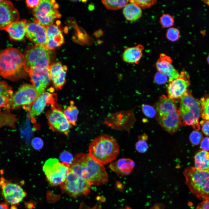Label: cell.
<instances>
[{
	"label": "cell",
	"mask_w": 209,
	"mask_h": 209,
	"mask_svg": "<svg viewBox=\"0 0 209 209\" xmlns=\"http://www.w3.org/2000/svg\"><path fill=\"white\" fill-rule=\"evenodd\" d=\"M70 168L71 171L91 185H100L108 181V175L104 166L95 161L89 154H77Z\"/></svg>",
	"instance_id": "obj_1"
},
{
	"label": "cell",
	"mask_w": 209,
	"mask_h": 209,
	"mask_svg": "<svg viewBox=\"0 0 209 209\" xmlns=\"http://www.w3.org/2000/svg\"><path fill=\"white\" fill-rule=\"evenodd\" d=\"M119 147L112 137L104 134L96 138L89 147V154L95 161L103 165L115 160L119 153Z\"/></svg>",
	"instance_id": "obj_2"
},
{
	"label": "cell",
	"mask_w": 209,
	"mask_h": 209,
	"mask_svg": "<svg viewBox=\"0 0 209 209\" xmlns=\"http://www.w3.org/2000/svg\"><path fill=\"white\" fill-rule=\"evenodd\" d=\"M24 57L18 49L9 47L0 52V75L11 80L16 79L24 69Z\"/></svg>",
	"instance_id": "obj_3"
},
{
	"label": "cell",
	"mask_w": 209,
	"mask_h": 209,
	"mask_svg": "<svg viewBox=\"0 0 209 209\" xmlns=\"http://www.w3.org/2000/svg\"><path fill=\"white\" fill-rule=\"evenodd\" d=\"M183 175L185 183L194 195L203 200H209V170L189 167L184 170Z\"/></svg>",
	"instance_id": "obj_4"
},
{
	"label": "cell",
	"mask_w": 209,
	"mask_h": 209,
	"mask_svg": "<svg viewBox=\"0 0 209 209\" xmlns=\"http://www.w3.org/2000/svg\"><path fill=\"white\" fill-rule=\"evenodd\" d=\"M179 115L181 126L191 125L196 131L200 126L199 119L201 116L200 102L188 91L180 99Z\"/></svg>",
	"instance_id": "obj_5"
},
{
	"label": "cell",
	"mask_w": 209,
	"mask_h": 209,
	"mask_svg": "<svg viewBox=\"0 0 209 209\" xmlns=\"http://www.w3.org/2000/svg\"><path fill=\"white\" fill-rule=\"evenodd\" d=\"M24 69L28 73L32 69L40 70L48 67L51 57L50 50L36 45L28 47L24 51Z\"/></svg>",
	"instance_id": "obj_6"
},
{
	"label": "cell",
	"mask_w": 209,
	"mask_h": 209,
	"mask_svg": "<svg viewBox=\"0 0 209 209\" xmlns=\"http://www.w3.org/2000/svg\"><path fill=\"white\" fill-rule=\"evenodd\" d=\"M58 4L55 0H40L33 11L35 21L47 27L53 24L55 20L61 17Z\"/></svg>",
	"instance_id": "obj_7"
},
{
	"label": "cell",
	"mask_w": 209,
	"mask_h": 209,
	"mask_svg": "<svg viewBox=\"0 0 209 209\" xmlns=\"http://www.w3.org/2000/svg\"><path fill=\"white\" fill-rule=\"evenodd\" d=\"M43 170L49 183L55 186L65 181L70 169L69 166L60 163L57 159L50 158L45 163Z\"/></svg>",
	"instance_id": "obj_8"
},
{
	"label": "cell",
	"mask_w": 209,
	"mask_h": 209,
	"mask_svg": "<svg viewBox=\"0 0 209 209\" xmlns=\"http://www.w3.org/2000/svg\"><path fill=\"white\" fill-rule=\"evenodd\" d=\"M39 96L33 85L23 84L10 98L9 102L10 109H14L22 106L24 109L29 111Z\"/></svg>",
	"instance_id": "obj_9"
},
{
	"label": "cell",
	"mask_w": 209,
	"mask_h": 209,
	"mask_svg": "<svg viewBox=\"0 0 209 209\" xmlns=\"http://www.w3.org/2000/svg\"><path fill=\"white\" fill-rule=\"evenodd\" d=\"M63 183L65 190L74 197L87 195L90 192L91 185L71 170Z\"/></svg>",
	"instance_id": "obj_10"
},
{
	"label": "cell",
	"mask_w": 209,
	"mask_h": 209,
	"mask_svg": "<svg viewBox=\"0 0 209 209\" xmlns=\"http://www.w3.org/2000/svg\"><path fill=\"white\" fill-rule=\"evenodd\" d=\"M51 109L46 113L48 123L53 131L67 135L72 125L60 109L52 105Z\"/></svg>",
	"instance_id": "obj_11"
},
{
	"label": "cell",
	"mask_w": 209,
	"mask_h": 209,
	"mask_svg": "<svg viewBox=\"0 0 209 209\" xmlns=\"http://www.w3.org/2000/svg\"><path fill=\"white\" fill-rule=\"evenodd\" d=\"M190 84L189 76L187 72L183 71L179 76L170 82L167 86L168 96L174 100L180 99L188 91Z\"/></svg>",
	"instance_id": "obj_12"
},
{
	"label": "cell",
	"mask_w": 209,
	"mask_h": 209,
	"mask_svg": "<svg viewBox=\"0 0 209 209\" xmlns=\"http://www.w3.org/2000/svg\"><path fill=\"white\" fill-rule=\"evenodd\" d=\"M26 35L35 45L46 48L47 27L35 21L27 23Z\"/></svg>",
	"instance_id": "obj_13"
},
{
	"label": "cell",
	"mask_w": 209,
	"mask_h": 209,
	"mask_svg": "<svg viewBox=\"0 0 209 209\" xmlns=\"http://www.w3.org/2000/svg\"><path fill=\"white\" fill-rule=\"evenodd\" d=\"M19 15L17 9L9 1L0 2V30H5L12 23L19 20Z\"/></svg>",
	"instance_id": "obj_14"
},
{
	"label": "cell",
	"mask_w": 209,
	"mask_h": 209,
	"mask_svg": "<svg viewBox=\"0 0 209 209\" xmlns=\"http://www.w3.org/2000/svg\"><path fill=\"white\" fill-rule=\"evenodd\" d=\"M49 67L40 70L32 69L28 73L30 76L31 82L39 95L44 92L49 83L50 79Z\"/></svg>",
	"instance_id": "obj_15"
},
{
	"label": "cell",
	"mask_w": 209,
	"mask_h": 209,
	"mask_svg": "<svg viewBox=\"0 0 209 209\" xmlns=\"http://www.w3.org/2000/svg\"><path fill=\"white\" fill-rule=\"evenodd\" d=\"M2 194L6 200L12 204H15L21 202L26 194L19 185L9 183L3 186Z\"/></svg>",
	"instance_id": "obj_16"
},
{
	"label": "cell",
	"mask_w": 209,
	"mask_h": 209,
	"mask_svg": "<svg viewBox=\"0 0 209 209\" xmlns=\"http://www.w3.org/2000/svg\"><path fill=\"white\" fill-rule=\"evenodd\" d=\"M171 57L165 54H160L156 66L158 72L165 75L169 78L170 82L178 77L180 74L172 65Z\"/></svg>",
	"instance_id": "obj_17"
},
{
	"label": "cell",
	"mask_w": 209,
	"mask_h": 209,
	"mask_svg": "<svg viewBox=\"0 0 209 209\" xmlns=\"http://www.w3.org/2000/svg\"><path fill=\"white\" fill-rule=\"evenodd\" d=\"M55 94L44 92L39 95L33 103L29 111V115L32 118L39 115L47 105H53L56 101Z\"/></svg>",
	"instance_id": "obj_18"
},
{
	"label": "cell",
	"mask_w": 209,
	"mask_h": 209,
	"mask_svg": "<svg viewBox=\"0 0 209 209\" xmlns=\"http://www.w3.org/2000/svg\"><path fill=\"white\" fill-rule=\"evenodd\" d=\"M67 69L66 66L63 65L60 62L54 63L50 65V79L56 89H61L65 84Z\"/></svg>",
	"instance_id": "obj_19"
},
{
	"label": "cell",
	"mask_w": 209,
	"mask_h": 209,
	"mask_svg": "<svg viewBox=\"0 0 209 209\" xmlns=\"http://www.w3.org/2000/svg\"><path fill=\"white\" fill-rule=\"evenodd\" d=\"M157 119L162 127L171 134L177 131L181 126L179 109L165 116L157 117Z\"/></svg>",
	"instance_id": "obj_20"
},
{
	"label": "cell",
	"mask_w": 209,
	"mask_h": 209,
	"mask_svg": "<svg viewBox=\"0 0 209 209\" xmlns=\"http://www.w3.org/2000/svg\"><path fill=\"white\" fill-rule=\"evenodd\" d=\"M64 42L60 28L58 25L52 24L47 27L46 48L52 50L60 46Z\"/></svg>",
	"instance_id": "obj_21"
},
{
	"label": "cell",
	"mask_w": 209,
	"mask_h": 209,
	"mask_svg": "<svg viewBox=\"0 0 209 209\" xmlns=\"http://www.w3.org/2000/svg\"><path fill=\"white\" fill-rule=\"evenodd\" d=\"M179 109L175 100L164 95L161 96L156 105L157 117L165 116Z\"/></svg>",
	"instance_id": "obj_22"
},
{
	"label": "cell",
	"mask_w": 209,
	"mask_h": 209,
	"mask_svg": "<svg viewBox=\"0 0 209 209\" xmlns=\"http://www.w3.org/2000/svg\"><path fill=\"white\" fill-rule=\"evenodd\" d=\"M27 24L25 19L18 20L10 24L5 30L8 33L10 39L20 41L26 35Z\"/></svg>",
	"instance_id": "obj_23"
},
{
	"label": "cell",
	"mask_w": 209,
	"mask_h": 209,
	"mask_svg": "<svg viewBox=\"0 0 209 209\" xmlns=\"http://www.w3.org/2000/svg\"><path fill=\"white\" fill-rule=\"evenodd\" d=\"M134 166V162L132 160L122 158L111 163L109 167L117 175L123 176L130 174Z\"/></svg>",
	"instance_id": "obj_24"
},
{
	"label": "cell",
	"mask_w": 209,
	"mask_h": 209,
	"mask_svg": "<svg viewBox=\"0 0 209 209\" xmlns=\"http://www.w3.org/2000/svg\"><path fill=\"white\" fill-rule=\"evenodd\" d=\"M144 49V46L140 44L126 48L122 55L123 60L129 63L138 64L143 56Z\"/></svg>",
	"instance_id": "obj_25"
},
{
	"label": "cell",
	"mask_w": 209,
	"mask_h": 209,
	"mask_svg": "<svg viewBox=\"0 0 209 209\" xmlns=\"http://www.w3.org/2000/svg\"><path fill=\"white\" fill-rule=\"evenodd\" d=\"M123 12L127 20L134 21L140 19L142 16L141 9L136 4L130 3L124 7Z\"/></svg>",
	"instance_id": "obj_26"
},
{
	"label": "cell",
	"mask_w": 209,
	"mask_h": 209,
	"mask_svg": "<svg viewBox=\"0 0 209 209\" xmlns=\"http://www.w3.org/2000/svg\"><path fill=\"white\" fill-rule=\"evenodd\" d=\"M195 167L201 170H209V152L199 151L194 158Z\"/></svg>",
	"instance_id": "obj_27"
},
{
	"label": "cell",
	"mask_w": 209,
	"mask_h": 209,
	"mask_svg": "<svg viewBox=\"0 0 209 209\" xmlns=\"http://www.w3.org/2000/svg\"><path fill=\"white\" fill-rule=\"evenodd\" d=\"M70 104L63 113L69 123L72 125H75L77 120L79 111L73 101H71Z\"/></svg>",
	"instance_id": "obj_28"
},
{
	"label": "cell",
	"mask_w": 209,
	"mask_h": 209,
	"mask_svg": "<svg viewBox=\"0 0 209 209\" xmlns=\"http://www.w3.org/2000/svg\"><path fill=\"white\" fill-rule=\"evenodd\" d=\"M129 1L120 0H102L104 6L108 9L116 10L124 7L128 3Z\"/></svg>",
	"instance_id": "obj_29"
},
{
	"label": "cell",
	"mask_w": 209,
	"mask_h": 209,
	"mask_svg": "<svg viewBox=\"0 0 209 209\" xmlns=\"http://www.w3.org/2000/svg\"><path fill=\"white\" fill-rule=\"evenodd\" d=\"M200 102L201 116L204 120L209 121V93L202 97Z\"/></svg>",
	"instance_id": "obj_30"
},
{
	"label": "cell",
	"mask_w": 209,
	"mask_h": 209,
	"mask_svg": "<svg viewBox=\"0 0 209 209\" xmlns=\"http://www.w3.org/2000/svg\"><path fill=\"white\" fill-rule=\"evenodd\" d=\"M138 138V140L135 145L136 149L140 153H145L148 148V146L146 142L148 136L147 134H144L139 136Z\"/></svg>",
	"instance_id": "obj_31"
},
{
	"label": "cell",
	"mask_w": 209,
	"mask_h": 209,
	"mask_svg": "<svg viewBox=\"0 0 209 209\" xmlns=\"http://www.w3.org/2000/svg\"><path fill=\"white\" fill-rule=\"evenodd\" d=\"M160 23L162 28H168L174 25V20L170 15L163 14L160 18Z\"/></svg>",
	"instance_id": "obj_32"
},
{
	"label": "cell",
	"mask_w": 209,
	"mask_h": 209,
	"mask_svg": "<svg viewBox=\"0 0 209 209\" xmlns=\"http://www.w3.org/2000/svg\"><path fill=\"white\" fill-rule=\"evenodd\" d=\"M13 94L12 87L6 82L0 80V95L6 96L10 99Z\"/></svg>",
	"instance_id": "obj_33"
},
{
	"label": "cell",
	"mask_w": 209,
	"mask_h": 209,
	"mask_svg": "<svg viewBox=\"0 0 209 209\" xmlns=\"http://www.w3.org/2000/svg\"><path fill=\"white\" fill-rule=\"evenodd\" d=\"M180 32L179 30L175 27H171L167 30L166 37L169 40L174 42L179 39Z\"/></svg>",
	"instance_id": "obj_34"
},
{
	"label": "cell",
	"mask_w": 209,
	"mask_h": 209,
	"mask_svg": "<svg viewBox=\"0 0 209 209\" xmlns=\"http://www.w3.org/2000/svg\"><path fill=\"white\" fill-rule=\"evenodd\" d=\"M129 1L143 9L149 8L157 3L156 1L155 0H132Z\"/></svg>",
	"instance_id": "obj_35"
},
{
	"label": "cell",
	"mask_w": 209,
	"mask_h": 209,
	"mask_svg": "<svg viewBox=\"0 0 209 209\" xmlns=\"http://www.w3.org/2000/svg\"><path fill=\"white\" fill-rule=\"evenodd\" d=\"M60 158L61 163L70 167L72 163L73 158L72 154L67 151H64L60 154Z\"/></svg>",
	"instance_id": "obj_36"
},
{
	"label": "cell",
	"mask_w": 209,
	"mask_h": 209,
	"mask_svg": "<svg viewBox=\"0 0 209 209\" xmlns=\"http://www.w3.org/2000/svg\"><path fill=\"white\" fill-rule=\"evenodd\" d=\"M190 142L194 145L200 144L203 139V136L201 133L195 131L192 132L189 136Z\"/></svg>",
	"instance_id": "obj_37"
},
{
	"label": "cell",
	"mask_w": 209,
	"mask_h": 209,
	"mask_svg": "<svg viewBox=\"0 0 209 209\" xmlns=\"http://www.w3.org/2000/svg\"><path fill=\"white\" fill-rule=\"evenodd\" d=\"M142 109L144 114L147 117L150 118L154 117L157 113L156 109L153 107L149 105H143Z\"/></svg>",
	"instance_id": "obj_38"
},
{
	"label": "cell",
	"mask_w": 209,
	"mask_h": 209,
	"mask_svg": "<svg viewBox=\"0 0 209 209\" xmlns=\"http://www.w3.org/2000/svg\"><path fill=\"white\" fill-rule=\"evenodd\" d=\"M154 79L156 83L161 84L167 82V77L165 75L158 71L155 74Z\"/></svg>",
	"instance_id": "obj_39"
},
{
	"label": "cell",
	"mask_w": 209,
	"mask_h": 209,
	"mask_svg": "<svg viewBox=\"0 0 209 209\" xmlns=\"http://www.w3.org/2000/svg\"><path fill=\"white\" fill-rule=\"evenodd\" d=\"M32 145L35 149L39 150L41 149L43 146V142L40 138L36 137L32 140Z\"/></svg>",
	"instance_id": "obj_40"
},
{
	"label": "cell",
	"mask_w": 209,
	"mask_h": 209,
	"mask_svg": "<svg viewBox=\"0 0 209 209\" xmlns=\"http://www.w3.org/2000/svg\"><path fill=\"white\" fill-rule=\"evenodd\" d=\"M10 98L6 96L0 95V108L4 107L8 110L10 109L9 102Z\"/></svg>",
	"instance_id": "obj_41"
},
{
	"label": "cell",
	"mask_w": 209,
	"mask_h": 209,
	"mask_svg": "<svg viewBox=\"0 0 209 209\" xmlns=\"http://www.w3.org/2000/svg\"><path fill=\"white\" fill-rule=\"evenodd\" d=\"M200 124L203 132L206 135L209 136V121L201 120Z\"/></svg>",
	"instance_id": "obj_42"
},
{
	"label": "cell",
	"mask_w": 209,
	"mask_h": 209,
	"mask_svg": "<svg viewBox=\"0 0 209 209\" xmlns=\"http://www.w3.org/2000/svg\"><path fill=\"white\" fill-rule=\"evenodd\" d=\"M201 147L202 150L208 151L209 150V137H206L202 140L201 143Z\"/></svg>",
	"instance_id": "obj_43"
},
{
	"label": "cell",
	"mask_w": 209,
	"mask_h": 209,
	"mask_svg": "<svg viewBox=\"0 0 209 209\" xmlns=\"http://www.w3.org/2000/svg\"><path fill=\"white\" fill-rule=\"evenodd\" d=\"M196 209H209V200H203L198 204Z\"/></svg>",
	"instance_id": "obj_44"
},
{
	"label": "cell",
	"mask_w": 209,
	"mask_h": 209,
	"mask_svg": "<svg viewBox=\"0 0 209 209\" xmlns=\"http://www.w3.org/2000/svg\"><path fill=\"white\" fill-rule=\"evenodd\" d=\"M40 0H26V2L27 6L30 8H35L39 4Z\"/></svg>",
	"instance_id": "obj_45"
},
{
	"label": "cell",
	"mask_w": 209,
	"mask_h": 209,
	"mask_svg": "<svg viewBox=\"0 0 209 209\" xmlns=\"http://www.w3.org/2000/svg\"><path fill=\"white\" fill-rule=\"evenodd\" d=\"M1 114H0V125H1L4 123L6 120V116L4 117L6 115V114H3L1 115Z\"/></svg>",
	"instance_id": "obj_46"
},
{
	"label": "cell",
	"mask_w": 209,
	"mask_h": 209,
	"mask_svg": "<svg viewBox=\"0 0 209 209\" xmlns=\"http://www.w3.org/2000/svg\"><path fill=\"white\" fill-rule=\"evenodd\" d=\"M0 209H8L7 207L3 204H0Z\"/></svg>",
	"instance_id": "obj_47"
},
{
	"label": "cell",
	"mask_w": 209,
	"mask_h": 209,
	"mask_svg": "<svg viewBox=\"0 0 209 209\" xmlns=\"http://www.w3.org/2000/svg\"><path fill=\"white\" fill-rule=\"evenodd\" d=\"M203 1L205 3L209 6V0H203Z\"/></svg>",
	"instance_id": "obj_48"
},
{
	"label": "cell",
	"mask_w": 209,
	"mask_h": 209,
	"mask_svg": "<svg viewBox=\"0 0 209 209\" xmlns=\"http://www.w3.org/2000/svg\"><path fill=\"white\" fill-rule=\"evenodd\" d=\"M207 61L208 63L209 64V54L207 57Z\"/></svg>",
	"instance_id": "obj_49"
},
{
	"label": "cell",
	"mask_w": 209,
	"mask_h": 209,
	"mask_svg": "<svg viewBox=\"0 0 209 209\" xmlns=\"http://www.w3.org/2000/svg\"><path fill=\"white\" fill-rule=\"evenodd\" d=\"M2 1L1 0H0V2H1Z\"/></svg>",
	"instance_id": "obj_50"
}]
</instances>
